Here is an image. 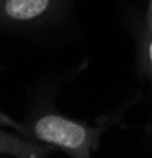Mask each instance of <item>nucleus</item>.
Returning a JSON list of instances; mask_svg holds the SVG:
<instances>
[{"mask_svg":"<svg viewBox=\"0 0 152 158\" xmlns=\"http://www.w3.org/2000/svg\"><path fill=\"white\" fill-rule=\"evenodd\" d=\"M21 133L73 158H89L100 146L103 127H92L54 111H44L22 127Z\"/></svg>","mask_w":152,"mask_h":158,"instance_id":"obj_1","label":"nucleus"},{"mask_svg":"<svg viewBox=\"0 0 152 158\" xmlns=\"http://www.w3.org/2000/svg\"><path fill=\"white\" fill-rule=\"evenodd\" d=\"M71 0H0V27L10 30L36 29L60 21Z\"/></svg>","mask_w":152,"mask_h":158,"instance_id":"obj_2","label":"nucleus"},{"mask_svg":"<svg viewBox=\"0 0 152 158\" xmlns=\"http://www.w3.org/2000/svg\"><path fill=\"white\" fill-rule=\"evenodd\" d=\"M56 149L32 138H22L0 128V155L18 158H43Z\"/></svg>","mask_w":152,"mask_h":158,"instance_id":"obj_3","label":"nucleus"},{"mask_svg":"<svg viewBox=\"0 0 152 158\" xmlns=\"http://www.w3.org/2000/svg\"><path fill=\"white\" fill-rule=\"evenodd\" d=\"M144 62H146V68L147 73L152 79V32L147 36V41H146V48H144Z\"/></svg>","mask_w":152,"mask_h":158,"instance_id":"obj_4","label":"nucleus"},{"mask_svg":"<svg viewBox=\"0 0 152 158\" xmlns=\"http://www.w3.org/2000/svg\"><path fill=\"white\" fill-rule=\"evenodd\" d=\"M0 123H5V125H10V127H15L18 131L22 130V127H21L18 122H15L13 118H8V117H6L5 114H2V112H0Z\"/></svg>","mask_w":152,"mask_h":158,"instance_id":"obj_5","label":"nucleus"}]
</instances>
